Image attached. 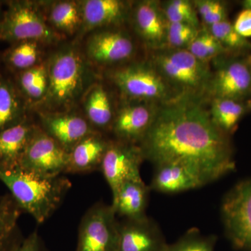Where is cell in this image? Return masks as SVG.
I'll return each instance as SVG.
<instances>
[{"mask_svg":"<svg viewBox=\"0 0 251 251\" xmlns=\"http://www.w3.org/2000/svg\"><path fill=\"white\" fill-rule=\"evenodd\" d=\"M202 97L179 96L158 105L151 128L139 144L154 166L176 163L197 173L206 184L235 170L229 135L213 122Z\"/></svg>","mask_w":251,"mask_h":251,"instance_id":"6da1fadb","label":"cell"},{"mask_svg":"<svg viewBox=\"0 0 251 251\" xmlns=\"http://www.w3.org/2000/svg\"><path fill=\"white\" fill-rule=\"evenodd\" d=\"M0 181L23 212L30 214L38 224L52 216L72 187L70 180L63 175L45 176L20 168L0 172Z\"/></svg>","mask_w":251,"mask_h":251,"instance_id":"7a4b0ae2","label":"cell"},{"mask_svg":"<svg viewBox=\"0 0 251 251\" xmlns=\"http://www.w3.org/2000/svg\"><path fill=\"white\" fill-rule=\"evenodd\" d=\"M49 85L41 102L48 112L71 106L85 87L87 67L82 54L73 46H66L55 52L46 64Z\"/></svg>","mask_w":251,"mask_h":251,"instance_id":"3957f363","label":"cell"},{"mask_svg":"<svg viewBox=\"0 0 251 251\" xmlns=\"http://www.w3.org/2000/svg\"><path fill=\"white\" fill-rule=\"evenodd\" d=\"M149 63L179 96L202 97L206 92L211 75L209 64L187 50H154Z\"/></svg>","mask_w":251,"mask_h":251,"instance_id":"277c9868","label":"cell"},{"mask_svg":"<svg viewBox=\"0 0 251 251\" xmlns=\"http://www.w3.org/2000/svg\"><path fill=\"white\" fill-rule=\"evenodd\" d=\"M0 18V41L14 43L35 41L55 44L61 35L49 25L34 1H11Z\"/></svg>","mask_w":251,"mask_h":251,"instance_id":"5b68a950","label":"cell"},{"mask_svg":"<svg viewBox=\"0 0 251 251\" xmlns=\"http://www.w3.org/2000/svg\"><path fill=\"white\" fill-rule=\"evenodd\" d=\"M110 77L130 101L161 104L179 96L149 62L117 68Z\"/></svg>","mask_w":251,"mask_h":251,"instance_id":"8992f818","label":"cell"},{"mask_svg":"<svg viewBox=\"0 0 251 251\" xmlns=\"http://www.w3.org/2000/svg\"><path fill=\"white\" fill-rule=\"evenodd\" d=\"M221 214L232 247L251 251V177L239 181L225 195Z\"/></svg>","mask_w":251,"mask_h":251,"instance_id":"52a82bcc","label":"cell"},{"mask_svg":"<svg viewBox=\"0 0 251 251\" xmlns=\"http://www.w3.org/2000/svg\"><path fill=\"white\" fill-rule=\"evenodd\" d=\"M119 227L112 204L95 203L81 219L75 251H118Z\"/></svg>","mask_w":251,"mask_h":251,"instance_id":"ba28073f","label":"cell"},{"mask_svg":"<svg viewBox=\"0 0 251 251\" xmlns=\"http://www.w3.org/2000/svg\"><path fill=\"white\" fill-rule=\"evenodd\" d=\"M145 161L138 145L110 140L100 165V171L110 186L112 199L127 181L142 179L140 167Z\"/></svg>","mask_w":251,"mask_h":251,"instance_id":"9c48e42d","label":"cell"},{"mask_svg":"<svg viewBox=\"0 0 251 251\" xmlns=\"http://www.w3.org/2000/svg\"><path fill=\"white\" fill-rule=\"evenodd\" d=\"M69 161V152L37 125L19 168L42 176H58L67 173Z\"/></svg>","mask_w":251,"mask_h":251,"instance_id":"30bf717a","label":"cell"},{"mask_svg":"<svg viewBox=\"0 0 251 251\" xmlns=\"http://www.w3.org/2000/svg\"><path fill=\"white\" fill-rule=\"evenodd\" d=\"M131 102L115 114L110 131L115 140L139 145L154 122L159 104Z\"/></svg>","mask_w":251,"mask_h":251,"instance_id":"8fae6325","label":"cell"},{"mask_svg":"<svg viewBox=\"0 0 251 251\" xmlns=\"http://www.w3.org/2000/svg\"><path fill=\"white\" fill-rule=\"evenodd\" d=\"M168 245L159 226L148 216L120 222L118 251H166Z\"/></svg>","mask_w":251,"mask_h":251,"instance_id":"7c38bea8","label":"cell"},{"mask_svg":"<svg viewBox=\"0 0 251 251\" xmlns=\"http://www.w3.org/2000/svg\"><path fill=\"white\" fill-rule=\"evenodd\" d=\"M135 50L134 42L128 33L116 29L94 33L86 44L88 58L105 65L128 60Z\"/></svg>","mask_w":251,"mask_h":251,"instance_id":"4fadbf2b","label":"cell"},{"mask_svg":"<svg viewBox=\"0 0 251 251\" xmlns=\"http://www.w3.org/2000/svg\"><path fill=\"white\" fill-rule=\"evenodd\" d=\"M39 126L68 152L80 140L95 131L86 117L67 112H43Z\"/></svg>","mask_w":251,"mask_h":251,"instance_id":"5bb4252c","label":"cell"},{"mask_svg":"<svg viewBox=\"0 0 251 251\" xmlns=\"http://www.w3.org/2000/svg\"><path fill=\"white\" fill-rule=\"evenodd\" d=\"M251 91V69L242 61L226 63L211 74L206 92L214 98L239 100Z\"/></svg>","mask_w":251,"mask_h":251,"instance_id":"9a60e30c","label":"cell"},{"mask_svg":"<svg viewBox=\"0 0 251 251\" xmlns=\"http://www.w3.org/2000/svg\"><path fill=\"white\" fill-rule=\"evenodd\" d=\"M135 32L149 49H163L166 44L168 21L161 3L152 0L138 1L130 9Z\"/></svg>","mask_w":251,"mask_h":251,"instance_id":"2e32d148","label":"cell"},{"mask_svg":"<svg viewBox=\"0 0 251 251\" xmlns=\"http://www.w3.org/2000/svg\"><path fill=\"white\" fill-rule=\"evenodd\" d=\"M150 189L166 194L189 191L206 185L204 180L191 168L176 163L156 165Z\"/></svg>","mask_w":251,"mask_h":251,"instance_id":"e0dca14e","label":"cell"},{"mask_svg":"<svg viewBox=\"0 0 251 251\" xmlns=\"http://www.w3.org/2000/svg\"><path fill=\"white\" fill-rule=\"evenodd\" d=\"M82 24L80 31L116 26L125 22L130 14L128 2L120 0H86L81 1Z\"/></svg>","mask_w":251,"mask_h":251,"instance_id":"ac0fdd59","label":"cell"},{"mask_svg":"<svg viewBox=\"0 0 251 251\" xmlns=\"http://www.w3.org/2000/svg\"><path fill=\"white\" fill-rule=\"evenodd\" d=\"M36 127L27 117L19 125L0 133V172L19 168Z\"/></svg>","mask_w":251,"mask_h":251,"instance_id":"d6986e66","label":"cell"},{"mask_svg":"<svg viewBox=\"0 0 251 251\" xmlns=\"http://www.w3.org/2000/svg\"><path fill=\"white\" fill-rule=\"evenodd\" d=\"M110 140L101 132H92L80 140L69 152L67 173L100 171V165Z\"/></svg>","mask_w":251,"mask_h":251,"instance_id":"ffe728a7","label":"cell"},{"mask_svg":"<svg viewBox=\"0 0 251 251\" xmlns=\"http://www.w3.org/2000/svg\"><path fill=\"white\" fill-rule=\"evenodd\" d=\"M150 191V186H147L143 180L127 181L122 185L111 204L117 216L127 219L146 216Z\"/></svg>","mask_w":251,"mask_h":251,"instance_id":"44dd1931","label":"cell"},{"mask_svg":"<svg viewBox=\"0 0 251 251\" xmlns=\"http://www.w3.org/2000/svg\"><path fill=\"white\" fill-rule=\"evenodd\" d=\"M27 109L14 81L0 73V133L26 120Z\"/></svg>","mask_w":251,"mask_h":251,"instance_id":"7402d4cb","label":"cell"},{"mask_svg":"<svg viewBox=\"0 0 251 251\" xmlns=\"http://www.w3.org/2000/svg\"><path fill=\"white\" fill-rule=\"evenodd\" d=\"M51 3L50 6H48L46 19L56 32L72 36L80 30L82 24L80 1H58Z\"/></svg>","mask_w":251,"mask_h":251,"instance_id":"603a6c76","label":"cell"},{"mask_svg":"<svg viewBox=\"0 0 251 251\" xmlns=\"http://www.w3.org/2000/svg\"><path fill=\"white\" fill-rule=\"evenodd\" d=\"M86 119L97 131L111 130L115 114L108 92L101 85H94L86 96Z\"/></svg>","mask_w":251,"mask_h":251,"instance_id":"cb8c5ba5","label":"cell"},{"mask_svg":"<svg viewBox=\"0 0 251 251\" xmlns=\"http://www.w3.org/2000/svg\"><path fill=\"white\" fill-rule=\"evenodd\" d=\"M15 75V85L27 108L37 102L41 103L45 97L49 85L46 64H37Z\"/></svg>","mask_w":251,"mask_h":251,"instance_id":"d4e9b609","label":"cell"},{"mask_svg":"<svg viewBox=\"0 0 251 251\" xmlns=\"http://www.w3.org/2000/svg\"><path fill=\"white\" fill-rule=\"evenodd\" d=\"M22 213L9 193L0 197V251H9L21 237L18 221Z\"/></svg>","mask_w":251,"mask_h":251,"instance_id":"484cf974","label":"cell"},{"mask_svg":"<svg viewBox=\"0 0 251 251\" xmlns=\"http://www.w3.org/2000/svg\"><path fill=\"white\" fill-rule=\"evenodd\" d=\"M39 44L35 41L14 43L3 54V62L15 74L35 67L40 57Z\"/></svg>","mask_w":251,"mask_h":251,"instance_id":"4316f807","label":"cell"},{"mask_svg":"<svg viewBox=\"0 0 251 251\" xmlns=\"http://www.w3.org/2000/svg\"><path fill=\"white\" fill-rule=\"evenodd\" d=\"M209 112L214 124L229 135L245 113V108L239 100L214 98L211 99Z\"/></svg>","mask_w":251,"mask_h":251,"instance_id":"83f0119b","label":"cell"},{"mask_svg":"<svg viewBox=\"0 0 251 251\" xmlns=\"http://www.w3.org/2000/svg\"><path fill=\"white\" fill-rule=\"evenodd\" d=\"M186 50L199 60L207 63L226 50V48L206 29L199 31Z\"/></svg>","mask_w":251,"mask_h":251,"instance_id":"f1b7e54d","label":"cell"},{"mask_svg":"<svg viewBox=\"0 0 251 251\" xmlns=\"http://www.w3.org/2000/svg\"><path fill=\"white\" fill-rule=\"evenodd\" d=\"M162 9L168 23H184L199 29L198 13L193 1L171 0L166 1Z\"/></svg>","mask_w":251,"mask_h":251,"instance_id":"f546056e","label":"cell"},{"mask_svg":"<svg viewBox=\"0 0 251 251\" xmlns=\"http://www.w3.org/2000/svg\"><path fill=\"white\" fill-rule=\"evenodd\" d=\"M216 237L202 235L196 228L188 230L179 239L168 244L166 251H214Z\"/></svg>","mask_w":251,"mask_h":251,"instance_id":"4dcf8cb0","label":"cell"},{"mask_svg":"<svg viewBox=\"0 0 251 251\" xmlns=\"http://www.w3.org/2000/svg\"><path fill=\"white\" fill-rule=\"evenodd\" d=\"M199 31L198 28L184 23H168L164 48L186 49L198 35Z\"/></svg>","mask_w":251,"mask_h":251,"instance_id":"1f68e13d","label":"cell"},{"mask_svg":"<svg viewBox=\"0 0 251 251\" xmlns=\"http://www.w3.org/2000/svg\"><path fill=\"white\" fill-rule=\"evenodd\" d=\"M207 30L226 49H242L250 46L249 41L239 35L234 29L233 25L227 20L207 27Z\"/></svg>","mask_w":251,"mask_h":251,"instance_id":"d6a6232c","label":"cell"},{"mask_svg":"<svg viewBox=\"0 0 251 251\" xmlns=\"http://www.w3.org/2000/svg\"><path fill=\"white\" fill-rule=\"evenodd\" d=\"M9 251H50L44 241L38 233L34 231L27 237H21L16 241Z\"/></svg>","mask_w":251,"mask_h":251,"instance_id":"836d02e7","label":"cell"},{"mask_svg":"<svg viewBox=\"0 0 251 251\" xmlns=\"http://www.w3.org/2000/svg\"><path fill=\"white\" fill-rule=\"evenodd\" d=\"M233 27L244 39L251 37V10L244 9L241 11L234 21Z\"/></svg>","mask_w":251,"mask_h":251,"instance_id":"e575fe53","label":"cell"},{"mask_svg":"<svg viewBox=\"0 0 251 251\" xmlns=\"http://www.w3.org/2000/svg\"><path fill=\"white\" fill-rule=\"evenodd\" d=\"M227 12L225 7L224 4L220 1L219 5L213 10L209 14L206 15L202 17V22L204 23V25L209 27L213 25L216 23L222 22V21L227 20Z\"/></svg>","mask_w":251,"mask_h":251,"instance_id":"d590c367","label":"cell"},{"mask_svg":"<svg viewBox=\"0 0 251 251\" xmlns=\"http://www.w3.org/2000/svg\"><path fill=\"white\" fill-rule=\"evenodd\" d=\"M193 2L197 13L202 18L215 9L219 5L220 1L216 0H198Z\"/></svg>","mask_w":251,"mask_h":251,"instance_id":"8d00e7d4","label":"cell"},{"mask_svg":"<svg viewBox=\"0 0 251 251\" xmlns=\"http://www.w3.org/2000/svg\"><path fill=\"white\" fill-rule=\"evenodd\" d=\"M242 6L244 9L251 10V0H244Z\"/></svg>","mask_w":251,"mask_h":251,"instance_id":"74e56055","label":"cell"},{"mask_svg":"<svg viewBox=\"0 0 251 251\" xmlns=\"http://www.w3.org/2000/svg\"><path fill=\"white\" fill-rule=\"evenodd\" d=\"M1 4H0V18H1Z\"/></svg>","mask_w":251,"mask_h":251,"instance_id":"f35d334b","label":"cell"}]
</instances>
